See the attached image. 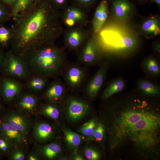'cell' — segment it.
Segmentation results:
<instances>
[{"label":"cell","mask_w":160,"mask_h":160,"mask_svg":"<svg viewBox=\"0 0 160 160\" xmlns=\"http://www.w3.org/2000/svg\"><path fill=\"white\" fill-rule=\"evenodd\" d=\"M108 130L112 152L129 147L139 159L160 156V105L157 100L143 97L133 89L110 98Z\"/></svg>","instance_id":"obj_1"},{"label":"cell","mask_w":160,"mask_h":160,"mask_svg":"<svg viewBox=\"0 0 160 160\" xmlns=\"http://www.w3.org/2000/svg\"><path fill=\"white\" fill-rule=\"evenodd\" d=\"M14 19L9 44L11 51L20 57L31 49L54 43L63 32L61 13L47 4L30 5Z\"/></svg>","instance_id":"obj_2"},{"label":"cell","mask_w":160,"mask_h":160,"mask_svg":"<svg viewBox=\"0 0 160 160\" xmlns=\"http://www.w3.org/2000/svg\"><path fill=\"white\" fill-rule=\"evenodd\" d=\"M21 57L27 65L30 73L48 79L61 76L69 63L64 51L54 43L31 49Z\"/></svg>","instance_id":"obj_3"},{"label":"cell","mask_w":160,"mask_h":160,"mask_svg":"<svg viewBox=\"0 0 160 160\" xmlns=\"http://www.w3.org/2000/svg\"><path fill=\"white\" fill-rule=\"evenodd\" d=\"M100 32L103 48L122 57H130L140 47L136 36L123 27H108Z\"/></svg>","instance_id":"obj_4"},{"label":"cell","mask_w":160,"mask_h":160,"mask_svg":"<svg viewBox=\"0 0 160 160\" xmlns=\"http://www.w3.org/2000/svg\"><path fill=\"white\" fill-rule=\"evenodd\" d=\"M61 76L68 91L72 92L82 90L89 78L87 67L78 63H68Z\"/></svg>","instance_id":"obj_5"},{"label":"cell","mask_w":160,"mask_h":160,"mask_svg":"<svg viewBox=\"0 0 160 160\" xmlns=\"http://www.w3.org/2000/svg\"><path fill=\"white\" fill-rule=\"evenodd\" d=\"M61 102L68 117L72 121L83 118L91 108L90 104L87 101L74 95L66 96Z\"/></svg>","instance_id":"obj_6"},{"label":"cell","mask_w":160,"mask_h":160,"mask_svg":"<svg viewBox=\"0 0 160 160\" xmlns=\"http://www.w3.org/2000/svg\"><path fill=\"white\" fill-rule=\"evenodd\" d=\"M102 48L94 39H90L80 51L78 57V63L86 67L99 65L103 62Z\"/></svg>","instance_id":"obj_7"},{"label":"cell","mask_w":160,"mask_h":160,"mask_svg":"<svg viewBox=\"0 0 160 160\" xmlns=\"http://www.w3.org/2000/svg\"><path fill=\"white\" fill-rule=\"evenodd\" d=\"M2 69L10 77L20 79H25L29 73L23 58L12 51L5 54Z\"/></svg>","instance_id":"obj_8"},{"label":"cell","mask_w":160,"mask_h":160,"mask_svg":"<svg viewBox=\"0 0 160 160\" xmlns=\"http://www.w3.org/2000/svg\"><path fill=\"white\" fill-rule=\"evenodd\" d=\"M107 61H103L95 74L89 78L83 90L90 100L95 99L98 95L106 80L109 68Z\"/></svg>","instance_id":"obj_9"},{"label":"cell","mask_w":160,"mask_h":160,"mask_svg":"<svg viewBox=\"0 0 160 160\" xmlns=\"http://www.w3.org/2000/svg\"><path fill=\"white\" fill-rule=\"evenodd\" d=\"M111 4L112 17L121 23L129 21L135 12V5L130 0H111Z\"/></svg>","instance_id":"obj_10"},{"label":"cell","mask_w":160,"mask_h":160,"mask_svg":"<svg viewBox=\"0 0 160 160\" xmlns=\"http://www.w3.org/2000/svg\"><path fill=\"white\" fill-rule=\"evenodd\" d=\"M134 89L144 97L156 100L160 94V84L156 80L145 76L136 81Z\"/></svg>","instance_id":"obj_11"},{"label":"cell","mask_w":160,"mask_h":160,"mask_svg":"<svg viewBox=\"0 0 160 160\" xmlns=\"http://www.w3.org/2000/svg\"><path fill=\"white\" fill-rule=\"evenodd\" d=\"M45 90L44 96L50 103L61 102L68 90L63 81L58 78L49 82Z\"/></svg>","instance_id":"obj_12"},{"label":"cell","mask_w":160,"mask_h":160,"mask_svg":"<svg viewBox=\"0 0 160 160\" xmlns=\"http://www.w3.org/2000/svg\"><path fill=\"white\" fill-rule=\"evenodd\" d=\"M160 57L154 54L144 57L140 67L145 77L157 80L160 77Z\"/></svg>","instance_id":"obj_13"},{"label":"cell","mask_w":160,"mask_h":160,"mask_svg":"<svg viewBox=\"0 0 160 160\" xmlns=\"http://www.w3.org/2000/svg\"><path fill=\"white\" fill-rule=\"evenodd\" d=\"M23 86L19 82L10 77H5L1 81L0 91L4 98L11 101L18 96L23 89Z\"/></svg>","instance_id":"obj_14"},{"label":"cell","mask_w":160,"mask_h":160,"mask_svg":"<svg viewBox=\"0 0 160 160\" xmlns=\"http://www.w3.org/2000/svg\"><path fill=\"white\" fill-rule=\"evenodd\" d=\"M140 31L146 38H154L160 34V20L159 16L151 15L146 18L140 25Z\"/></svg>","instance_id":"obj_15"},{"label":"cell","mask_w":160,"mask_h":160,"mask_svg":"<svg viewBox=\"0 0 160 160\" xmlns=\"http://www.w3.org/2000/svg\"><path fill=\"white\" fill-rule=\"evenodd\" d=\"M85 32L80 28H74L65 33V43L66 47L71 50H75L81 46L86 39Z\"/></svg>","instance_id":"obj_16"},{"label":"cell","mask_w":160,"mask_h":160,"mask_svg":"<svg viewBox=\"0 0 160 160\" xmlns=\"http://www.w3.org/2000/svg\"><path fill=\"white\" fill-rule=\"evenodd\" d=\"M0 127L4 139L10 143L17 144L25 143L27 137L4 120L1 121Z\"/></svg>","instance_id":"obj_17"},{"label":"cell","mask_w":160,"mask_h":160,"mask_svg":"<svg viewBox=\"0 0 160 160\" xmlns=\"http://www.w3.org/2000/svg\"><path fill=\"white\" fill-rule=\"evenodd\" d=\"M127 81L121 76L111 80L108 83L101 96L102 100H105L125 90L127 88Z\"/></svg>","instance_id":"obj_18"},{"label":"cell","mask_w":160,"mask_h":160,"mask_svg":"<svg viewBox=\"0 0 160 160\" xmlns=\"http://www.w3.org/2000/svg\"><path fill=\"white\" fill-rule=\"evenodd\" d=\"M108 4L106 0H102L96 9L92 20L94 31L97 33L101 30L108 15Z\"/></svg>","instance_id":"obj_19"},{"label":"cell","mask_w":160,"mask_h":160,"mask_svg":"<svg viewBox=\"0 0 160 160\" xmlns=\"http://www.w3.org/2000/svg\"><path fill=\"white\" fill-rule=\"evenodd\" d=\"M3 120L27 137L28 124L26 118L22 115L16 112H10L6 115Z\"/></svg>","instance_id":"obj_20"},{"label":"cell","mask_w":160,"mask_h":160,"mask_svg":"<svg viewBox=\"0 0 160 160\" xmlns=\"http://www.w3.org/2000/svg\"><path fill=\"white\" fill-rule=\"evenodd\" d=\"M25 87L36 92L44 90L48 83L49 79L42 75L30 73L25 79Z\"/></svg>","instance_id":"obj_21"},{"label":"cell","mask_w":160,"mask_h":160,"mask_svg":"<svg viewBox=\"0 0 160 160\" xmlns=\"http://www.w3.org/2000/svg\"><path fill=\"white\" fill-rule=\"evenodd\" d=\"M61 16L74 20L76 24L85 25L87 23V17L85 13L80 9L71 7L67 9Z\"/></svg>","instance_id":"obj_22"},{"label":"cell","mask_w":160,"mask_h":160,"mask_svg":"<svg viewBox=\"0 0 160 160\" xmlns=\"http://www.w3.org/2000/svg\"><path fill=\"white\" fill-rule=\"evenodd\" d=\"M38 104V100L34 95L24 94L19 99L17 105L18 107L25 111L32 112L34 111Z\"/></svg>","instance_id":"obj_23"},{"label":"cell","mask_w":160,"mask_h":160,"mask_svg":"<svg viewBox=\"0 0 160 160\" xmlns=\"http://www.w3.org/2000/svg\"><path fill=\"white\" fill-rule=\"evenodd\" d=\"M53 130L49 124L41 123L36 126L34 134L35 138L39 141H44L49 139L52 136Z\"/></svg>","instance_id":"obj_24"},{"label":"cell","mask_w":160,"mask_h":160,"mask_svg":"<svg viewBox=\"0 0 160 160\" xmlns=\"http://www.w3.org/2000/svg\"><path fill=\"white\" fill-rule=\"evenodd\" d=\"M61 150V148L60 145L57 143H52L44 147L42 152L47 158L52 159L60 152Z\"/></svg>","instance_id":"obj_25"},{"label":"cell","mask_w":160,"mask_h":160,"mask_svg":"<svg viewBox=\"0 0 160 160\" xmlns=\"http://www.w3.org/2000/svg\"><path fill=\"white\" fill-rule=\"evenodd\" d=\"M64 134L65 140L70 145L76 147L79 145L81 138L78 134L68 130H65Z\"/></svg>","instance_id":"obj_26"},{"label":"cell","mask_w":160,"mask_h":160,"mask_svg":"<svg viewBox=\"0 0 160 160\" xmlns=\"http://www.w3.org/2000/svg\"><path fill=\"white\" fill-rule=\"evenodd\" d=\"M31 0H16L13 9L12 15L14 18L20 13L26 9L30 5Z\"/></svg>","instance_id":"obj_27"},{"label":"cell","mask_w":160,"mask_h":160,"mask_svg":"<svg viewBox=\"0 0 160 160\" xmlns=\"http://www.w3.org/2000/svg\"><path fill=\"white\" fill-rule=\"evenodd\" d=\"M53 104V103H50L44 105L42 111L47 116L55 119L59 117L60 112L57 106Z\"/></svg>","instance_id":"obj_28"},{"label":"cell","mask_w":160,"mask_h":160,"mask_svg":"<svg viewBox=\"0 0 160 160\" xmlns=\"http://www.w3.org/2000/svg\"><path fill=\"white\" fill-rule=\"evenodd\" d=\"M11 37L10 30L0 24V45L6 47L9 44Z\"/></svg>","instance_id":"obj_29"},{"label":"cell","mask_w":160,"mask_h":160,"mask_svg":"<svg viewBox=\"0 0 160 160\" xmlns=\"http://www.w3.org/2000/svg\"><path fill=\"white\" fill-rule=\"evenodd\" d=\"M96 123L91 120L84 124L80 129V132L87 136L92 135L96 127Z\"/></svg>","instance_id":"obj_30"},{"label":"cell","mask_w":160,"mask_h":160,"mask_svg":"<svg viewBox=\"0 0 160 160\" xmlns=\"http://www.w3.org/2000/svg\"><path fill=\"white\" fill-rule=\"evenodd\" d=\"M104 130L103 125L101 124H98L96 127L92 135L96 140L100 141L103 138Z\"/></svg>","instance_id":"obj_31"},{"label":"cell","mask_w":160,"mask_h":160,"mask_svg":"<svg viewBox=\"0 0 160 160\" xmlns=\"http://www.w3.org/2000/svg\"><path fill=\"white\" fill-rule=\"evenodd\" d=\"M12 16L10 12L2 4L0 3V24H1Z\"/></svg>","instance_id":"obj_32"},{"label":"cell","mask_w":160,"mask_h":160,"mask_svg":"<svg viewBox=\"0 0 160 160\" xmlns=\"http://www.w3.org/2000/svg\"><path fill=\"white\" fill-rule=\"evenodd\" d=\"M84 154L86 158L89 160H97L99 158V153L92 149H87L84 152Z\"/></svg>","instance_id":"obj_33"},{"label":"cell","mask_w":160,"mask_h":160,"mask_svg":"<svg viewBox=\"0 0 160 160\" xmlns=\"http://www.w3.org/2000/svg\"><path fill=\"white\" fill-rule=\"evenodd\" d=\"M25 155L23 152L20 149H16L12 152L11 159L13 160H23Z\"/></svg>","instance_id":"obj_34"},{"label":"cell","mask_w":160,"mask_h":160,"mask_svg":"<svg viewBox=\"0 0 160 160\" xmlns=\"http://www.w3.org/2000/svg\"><path fill=\"white\" fill-rule=\"evenodd\" d=\"M9 143L5 139L0 138V150L4 152L8 151L10 148Z\"/></svg>","instance_id":"obj_35"},{"label":"cell","mask_w":160,"mask_h":160,"mask_svg":"<svg viewBox=\"0 0 160 160\" xmlns=\"http://www.w3.org/2000/svg\"><path fill=\"white\" fill-rule=\"evenodd\" d=\"M153 54L158 57L160 56V43L159 41H155L152 45Z\"/></svg>","instance_id":"obj_36"},{"label":"cell","mask_w":160,"mask_h":160,"mask_svg":"<svg viewBox=\"0 0 160 160\" xmlns=\"http://www.w3.org/2000/svg\"><path fill=\"white\" fill-rule=\"evenodd\" d=\"M80 4L84 6H89L92 4L95 0H76Z\"/></svg>","instance_id":"obj_37"},{"label":"cell","mask_w":160,"mask_h":160,"mask_svg":"<svg viewBox=\"0 0 160 160\" xmlns=\"http://www.w3.org/2000/svg\"><path fill=\"white\" fill-rule=\"evenodd\" d=\"M2 47L0 45V70L2 69L5 54H4L1 49Z\"/></svg>","instance_id":"obj_38"},{"label":"cell","mask_w":160,"mask_h":160,"mask_svg":"<svg viewBox=\"0 0 160 160\" xmlns=\"http://www.w3.org/2000/svg\"><path fill=\"white\" fill-rule=\"evenodd\" d=\"M64 21L66 25L70 27H72L76 25L74 20L69 18H64Z\"/></svg>","instance_id":"obj_39"},{"label":"cell","mask_w":160,"mask_h":160,"mask_svg":"<svg viewBox=\"0 0 160 160\" xmlns=\"http://www.w3.org/2000/svg\"><path fill=\"white\" fill-rule=\"evenodd\" d=\"M54 1L57 4L59 5H63L66 1V0H54Z\"/></svg>","instance_id":"obj_40"},{"label":"cell","mask_w":160,"mask_h":160,"mask_svg":"<svg viewBox=\"0 0 160 160\" xmlns=\"http://www.w3.org/2000/svg\"><path fill=\"white\" fill-rule=\"evenodd\" d=\"M38 158L35 155L31 154L28 157V159L29 160H38Z\"/></svg>","instance_id":"obj_41"},{"label":"cell","mask_w":160,"mask_h":160,"mask_svg":"<svg viewBox=\"0 0 160 160\" xmlns=\"http://www.w3.org/2000/svg\"><path fill=\"white\" fill-rule=\"evenodd\" d=\"M139 4H145L149 1L150 0H135Z\"/></svg>","instance_id":"obj_42"},{"label":"cell","mask_w":160,"mask_h":160,"mask_svg":"<svg viewBox=\"0 0 160 160\" xmlns=\"http://www.w3.org/2000/svg\"><path fill=\"white\" fill-rule=\"evenodd\" d=\"M151 2H153L156 4L159 7L160 6V0H150Z\"/></svg>","instance_id":"obj_43"},{"label":"cell","mask_w":160,"mask_h":160,"mask_svg":"<svg viewBox=\"0 0 160 160\" xmlns=\"http://www.w3.org/2000/svg\"><path fill=\"white\" fill-rule=\"evenodd\" d=\"M74 159L75 160H83V158L80 156L79 155H76L74 158Z\"/></svg>","instance_id":"obj_44"},{"label":"cell","mask_w":160,"mask_h":160,"mask_svg":"<svg viewBox=\"0 0 160 160\" xmlns=\"http://www.w3.org/2000/svg\"><path fill=\"white\" fill-rule=\"evenodd\" d=\"M16 0H8L7 3L8 4H12L15 1H16Z\"/></svg>","instance_id":"obj_45"},{"label":"cell","mask_w":160,"mask_h":160,"mask_svg":"<svg viewBox=\"0 0 160 160\" xmlns=\"http://www.w3.org/2000/svg\"><path fill=\"white\" fill-rule=\"evenodd\" d=\"M5 3H7L8 0H2Z\"/></svg>","instance_id":"obj_46"},{"label":"cell","mask_w":160,"mask_h":160,"mask_svg":"<svg viewBox=\"0 0 160 160\" xmlns=\"http://www.w3.org/2000/svg\"><path fill=\"white\" fill-rule=\"evenodd\" d=\"M1 104L0 103V110L1 109Z\"/></svg>","instance_id":"obj_47"},{"label":"cell","mask_w":160,"mask_h":160,"mask_svg":"<svg viewBox=\"0 0 160 160\" xmlns=\"http://www.w3.org/2000/svg\"><path fill=\"white\" fill-rule=\"evenodd\" d=\"M37 0H31V1H37Z\"/></svg>","instance_id":"obj_48"}]
</instances>
